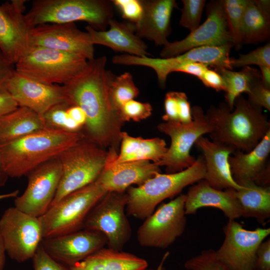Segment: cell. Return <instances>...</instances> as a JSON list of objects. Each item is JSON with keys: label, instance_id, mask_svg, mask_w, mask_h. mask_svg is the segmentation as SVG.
<instances>
[{"label": "cell", "instance_id": "6da1fadb", "mask_svg": "<svg viewBox=\"0 0 270 270\" xmlns=\"http://www.w3.org/2000/svg\"><path fill=\"white\" fill-rule=\"evenodd\" d=\"M106 60L105 56L88 60L85 68L63 86L66 102L80 106L86 114L85 136L104 149L117 151L124 122L110 100L114 76L106 69Z\"/></svg>", "mask_w": 270, "mask_h": 270}, {"label": "cell", "instance_id": "7a4b0ae2", "mask_svg": "<svg viewBox=\"0 0 270 270\" xmlns=\"http://www.w3.org/2000/svg\"><path fill=\"white\" fill-rule=\"evenodd\" d=\"M212 126V141L244 152L252 150L270 130V123L262 108L251 104L242 95L230 110L226 103L211 106L206 114Z\"/></svg>", "mask_w": 270, "mask_h": 270}, {"label": "cell", "instance_id": "3957f363", "mask_svg": "<svg viewBox=\"0 0 270 270\" xmlns=\"http://www.w3.org/2000/svg\"><path fill=\"white\" fill-rule=\"evenodd\" d=\"M84 136L83 132L42 129L0 145V167L8 178L27 176L40 165L58 156Z\"/></svg>", "mask_w": 270, "mask_h": 270}, {"label": "cell", "instance_id": "277c9868", "mask_svg": "<svg viewBox=\"0 0 270 270\" xmlns=\"http://www.w3.org/2000/svg\"><path fill=\"white\" fill-rule=\"evenodd\" d=\"M205 174L203 156L198 157L191 166L182 171L158 173L141 185L130 186L126 190V211L128 216L144 220L154 212L162 201L174 197L186 186L204 179Z\"/></svg>", "mask_w": 270, "mask_h": 270}, {"label": "cell", "instance_id": "5b68a950", "mask_svg": "<svg viewBox=\"0 0 270 270\" xmlns=\"http://www.w3.org/2000/svg\"><path fill=\"white\" fill-rule=\"evenodd\" d=\"M24 16L31 28L84 21L94 30H104L112 18L113 8L106 0H35Z\"/></svg>", "mask_w": 270, "mask_h": 270}, {"label": "cell", "instance_id": "8992f818", "mask_svg": "<svg viewBox=\"0 0 270 270\" xmlns=\"http://www.w3.org/2000/svg\"><path fill=\"white\" fill-rule=\"evenodd\" d=\"M57 158L62 172L52 205L95 182L108 162L109 152L84 136Z\"/></svg>", "mask_w": 270, "mask_h": 270}, {"label": "cell", "instance_id": "52a82bcc", "mask_svg": "<svg viewBox=\"0 0 270 270\" xmlns=\"http://www.w3.org/2000/svg\"><path fill=\"white\" fill-rule=\"evenodd\" d=\"M88 62L78 55L30 46L14 66L16 72L36 81L63 86L79 74Z\"/></svg>", "mask_w": 270, "mask_h": 270}, {"label": "cell", "instance_id": "ba28073f", "mask_svg": "<svg viewBox=\"0 0 270 270\" xmlns=\"http://www.w3.org/2000/svg\"><path fill=\"white\" fill-rule=\"evenodd\" d=\"M106 192L95 181L52 205L38 218L44 238L80 230L90 210Z\"/></svg>", "mask_w": 270, "mask_h": 270}, {"label": "cell", "instance_id": "9c48e42d", "mask_svg": "<svg viewBox=\"0 0 270 270\" xmlns=\"http://www.w3.org/2000/svg\"><path fill=\"white\" fill-rule=\"evenodd\" d=\"M191 111L192 120L189 124L165 122L157 126L160 132L171 140L166 154L155 164L160 167L166 166L167 174L180 172L191 166L196 160L190 154L192 147L199 138L212 132V126L202 108L194 106Z\"/></svg>", "mask_w": 270, "mask_h": 270}, {"label": "cell", "instance_id": "30bf717a", "mask_svg": "<svg viewBox=\"0 0 270 270\" xmlns=\"http://www.w3.org/2000/svg\"><path fill=\"white\" fill-rule=\"evenodd\" d=\"M127 200L126 192H107L87 215L83 228L102 233L108 248L122 250L132 233L125 212Z\"/></svg>", "mask_w": 270, "mask_h": 270}, {"label": "cell", "instance_id": "8fae6325", "mask_svg": "<svg viewBox=\"0 0 270 270\" xmlns=\"http://www.w3.org/2000/svg\"><path fill=\"white\" fill-rule=\"evenodd\" d=\"M186 195L162 204L144 220L137 231V240L144 247L164 249L184 233L186 218L184 204Z\"/></svg>", "mask_w": 270, "mask_h": 270}, {"label": "cell", "instance_id": "7c38bea8", "mask_svg": "<svg viewBox=\"0 0 270 270\" xmlns=\"http://www.w3.org/2000/svg\"><path fill=\"white\" fill-rule=\"evenodd\" d=\"M0 234L6 252L18 262L32 258L44 238L38 218L14 206L7 208L0 218Z\"/></svg>", "mask_w": 270, "mask_h": 270}, {"label": "cell", "instance_id": "4fadbf2b", "mask_svg": "<svg viewBox=\"0 0 270 270\" xmlns=\"http://www.w3.org/2000/svg\"><path fill=\"white\" fill-rule=\"evenodd\" d=\"M224 232V242L215 250L218 258L230 270H254L257 250L270 235V228L248 230L235 220H228Z\"/></svg>", "mask_w": 270, "mask_h": 270}, {"label": "cell", "instance_id": "5bb4252c", "mask_svg": "<svg viewBox=\"0 0 270 270\" xmlns=\"http://www.w3.org/2000/svg\"><path fill=\"white\" fill-rule=\"evenodd\" d=\"M58 158H54L34 168L28 175L24 193L14 201V207L28 214L40 218L50 207L62 175Z\"/></svg>", "mask_w": 270, "mask_h": 270}, {"label": "cell", "instance_id": "9a60e30c", "mask_svg": "<svg viewBox=\"0 0 270 270\" xmlns=\"http://www.w3.org/2000/svg\"><path fill=\"white\" fill-rule=\"evenodd\" d=\"M233 44L222 46H203L192 48L180 55L168 58H152L131 56L128 59L130 66L150 68L156 72L158 83L164 86L168 75L180 66L190 62H200L214 68L232 70L230 52Z\"/></svg>", "mask_w": 270, "mask_h": 270}, {"label": "cell", "instance_id": "2e32d148", "mask_svg": "<svg viewBox=\"0 0 270 270\" xmlns=\"http://www.w3.org/2000/svg\"><path fill=\"white\" fill-rule=\"evenodd\" d=\"M228 44L234 43L228 30L222 0H212L207 6L206 21L184 39L168 42L160 54L162 58H168L197 47Z\"/></svg>", "mask_w": 270, "mask_h": 270}, {"label": "cell", "instance_id": "e0dca14e", "mask_svg": "<svg viewBox=\"0 0 270 270\" xmlns=\"http://www.w3.org/2000/svg\"><path fill=\"white\" fill-rule=\"evenodd\" d=\"M30 46H42L94 59V45L88 34L79 30L75 23L42 24L32 28Z\"/></svg>", "mask_w": 270, "mask_h": 270}, {"label": "cell", "instance_id": "ac0fdd59", "mask_svg": "<svg viewBox=\"0 0 270 270\" xmlns=\"http://www.w3.org/2000/svg\"><path fill=\"white\" fill-rule=\"evenodd\" d=\"M41 244L49 256L68 268L104 248L107 240L102 233L84 229L44 238Z\"/></svg>", "mask_w": 270, "mask_h": 270}, {"label": "cell", "instance_id": "d6986e66", "mask_svg": "<svg viewBox=\"0 0 270 270\" xmlns=\"http://www.w3.org/2000/svg\"><path fill=\"white\" fill-rule=\"evenodd\" d=\"M25 2L12 0L0 5V50L14 65L30 46L32 28L24 14Z\"/></svg>", "mask_w": 270, "mask_h": 270}, {"label": "cell", "instance_id": "ffe728a7", "mask_svg": "<svg viewBox=\"0 0 270 270\" xmlns=\"http://www.w3.org/2000/svg\"><path fill=\"white\" fill-rule=\"evenodd\" d=\"M6 91L18 106L28 108L42 118L52 106L66 102L63 86L42 83L16 70L7 83Z\"/></svg>", "mask_w": 270, "mask_h": 270}, {"label": "cell", "instance_id": "44dd1931", "mask_svg": "<svg viewBox=\"0 0 270 270\" xmlns=\"http://www.w3.org/2000/svg\"><path fill=\"white\" fill-rule=\"evenodd\" d=\"M195 144L202 151L205 161L204 180L212 187L218 190H238L241 186L234 180L228 162L229 157L236 150L230 146L210 140L203 136Z\"/></svg>", "mask_w": 270, "mask_h": 270}, {"label": "cell", "instance_id": "7402d4cb", "mask_svg": "<svg viewBox=\"0 0 270 270\" xmlns=\"http://www.w3.org/2000/svg\"><path fill=\"white\" fill-rule=\"evenodd\" d=\"M158 173L160 166L149 160L124 162L106 164L96 181L107 192H125L130 186H140Z\"/></svg>", "mask_w": 270, "mask_h": 270}, {"label": "cell", "instance_id": "603a6c76", "mask_svg": "<svg viewBox=\"0 0 270 270\" xmlns=\"http://www.w3.org/2000/svg\"><path fill=\"white\" fill-rule=\"evenodd\" d=\"M110 28L98 30L90 26L86 27L92 43L108 46L116 52H124L137 56H148V46L136 33L134 24L119 22L113 18L108 22Z\"/></svg>", "mask_w": 270, "mask_h": 270}, {"label": "cell", "instance_id": "cb8c5ba5", "mask_svg": "<svg viewBox=\"0 0 270 270\" xmlns=\"http://www.w3.org/2000/svg\"><path fill=\"white\" fill-rule=\"evenodd\" d=\"M143 12L134 24L136 33L140 38L153 41L156 46H164L170 32V18L176 6L174 0H141Z\"/></svg>", "mask_w": 270, "mask_h": 270}, {"label": "cell", "instance_id": "d4e9b609", "mask_svg": "<svg viewBox=\"0 0 270 270\" xmlns=\"http://www.w3.org/2000/svg\"><path fill=\"white\" fill-rule=\"evenodd\" d=\"M234 190H218L212 187L204 180H201L191 186L186 194L185 213L186 215L194 214L200 208L212 207L222 210L228 220L241 217Z\"/></svg>", "mask_w": 270, "mask_h": 270}, {"label": "cell", "instance_id": "484cf974", "mask_svg": "<svg viewBox=\"0 0 270 270\" xmlns=\"http://www.w3.org/2000/svg\"><path fill=\"white\" fill-rule=\"evenodd\" d=\"M168 148L164 140L159 138L144 139L134 137L122 132L119 154L109 150V158L106 164L138 160H151L156 164L166 154Z\"/></svg>", "mask_w": 270, "mask_h": 270}, {"label": "cell", "instance_id": "4316f807", "mask_svg": "<svg viewBox=\"0 0 270 270\" xmlns=\"http://www.w3.org/2000/svg\"><path fill=\"white\" fill-rule=\"evenodd\" d=\"M270 152V130L250 152L236 150L228 162L232 177L238 184L256 182L268 167L266 161Z\"/></svg>", "mask_w": 270, "mask_h": 270}, {"label": "cell", "instance_id": "83f0119b", "mask_svg": "<svg viewBox=\"0 0 270 270\" xmlns=\"http://www.w3.org/2000/svg\"><path fill=\"white\" fill-rule=\"evenodd\" d=\"M148 267L146 260L134 254L102 248L68 268L70 270H146Z\"/></svg>", "mask_w": 270, "mask_h": 270}, {"label": "cell", "instance_id": "f1b7e54d", "mask_svg": "<svg viewBox=\"0 0 270 270\" xmlns=\"http://www.w3.org/2000/svg\"><path fill=\"white\" fill-rule=\"evenodd\" d=\"M44 128L42 118L28 108L18 106L0 117V146Z\"/></svg>", "mask_w": 270, "mask_h": 270}, {"label": "cell", "instance_id": "f546056e", "mask_svg": "<svg viewBox=\"0 0 270 270\" xmlns=\"http://www.w3.org/2000/svg\"><path fill=\"white\" fill-rule=\"evenodd\" d=\"M241 188L234 190L241 216L256 218L260 224L270 217V188L257 184L254 181L239 184Z\"/></svg>", "mask_w": 270, "mask_h": 270}, {"label": "cell", "instance_id": "4dcf8cb0", "mask_svg": "<svg viewBox=\"0 0 270 270\" xmlns=\"http://www.w3.org/2000/svg\"><path fill=\"white\" fill-rule=\"evenodd\" d=\"M270 14L259 8L254 0H248L242 21L243 44H256L268 38Z\"/></svg>", "mask_w": 270, "mask_h": 270}, {"label": "cell", "instance_id": "1f68e13d", "mask_svg": "<svg viewBox=\"0 0 270 270\" xmlns=\"http://www.w3.org/2000/svg\"><path fill=\"white\" fill-rule=\"evenodd\" d=\"M217 71L222 77L226 84L225 101L230 110L234 108L236 100L243 92L248 94L252 86L260 80V72L249 66L239 72L227 69Z\"/></svg>", "mask_w": 270, "mask_h": 270}, {"label": "cell", "instance_id": "d6a6232c", "mask_svg": "<svg viewBox=\"0 0 270 270\" xmlns=\"http://www.w3.org/2000/svg\"><path fill=\"white\" fill-rule=\"evenodd\" d=\"M139 92L132 74L128 72L114 76L110 82L109 88L110 100L114 108L119 112L125 103L134 100Z\"/></svg>", "mask_w": 270, "mask_h": 270}, {"label": "cell", "instance_id": "836d02e7", "mask_svg": "<svg viewBox=\"0 0 270 270\" xmlns=\"http://www.w3.org/2000/svg\"><path fill=\"white\" fill-rule=\"evenodd\" d=\"M228 30L236 49L242 43V21L248 0H222Z\"/></svg>", "mask_w": 270, "mask_h": 270}, {"label": "cell", "instance_id": "e575fe53", "mask_svg": "<svg viewBox=\"0 0 270 270\" xmlns=\"http://www.w3.org/2000/svg\"><path fill=\"white\" fill-rule=\"evenodd\" d=\"M68 104L67 102H64L54 106L48 110L43 116L46 128L70 132H82V128L69 116Z\"/></svg>", "mask_w": 270, "mask_h": 270}, {"label": "cell", "instance_id": "d590c367", "mask_svg": "<svg viewBox=\"0 0 270 270\" xmlns=\"http://www.w3.org/2000/svg\"><path fill=\"white\" fill-rule=\"evenodd\" d=\"M184 266L188 270H230L218 258L212 249L204 250L188 260Z\"/></svg>", "mask_w": 270, "mask_h": 270}, {"label": "cell", "instance_id": "8d00e7d4", "mask_svg": "<svg viewBox=\"0 0 270 270\" xmlns=\"http://www.w3.org/2000/svg\"><path fill=\"white\" fill-rule=\"evenodd\" d=\"M206 1L205 0H182V8L180 24L190 32L200 25Z\"/></svg>", "mask_w": 270, "mask_h": 270}, {"label": "cell", "instance_id": "74e56055", "mask_svg": "<svg viewBox=\"0 0 270 270\" xmlns=\"http://www.w3.org/2000/svg\"><path fill=\"white\" fill-rule=\"evenodd\" d=\"M252 64L270 67V44L259 47L246 54H240L236 58H230V66L244 68Z\"/></svg>", "mask_w": 270, "mask_h": 270}, {"label": "cell", "instance_id": "f35d334b", "mask_svg": "<svg viewBox=\"0 0 270 270\" xmlns=\"http://www.w3.org/2000/svg\"><path fill=\"white\" fill-rule=\"evenodd\" d=\"M152 110V108L150 103L132 100L122 106L120 114L124 122L130 120L140 122L150 116Z\"/></svg>", "mask_w": 270, "mask_h": 270}, {"label": "cell", "instance_id": "ab89813d", "mask_svg": "<svg viewBox=\"0 0 270 270\" xmlns=\"http://www.w3.org/2000/svg\"><path fill=\"white\" fill-rule=\"evenodd\" d=\"M120 10L122 16L134 24L140 20L143 7L139 0H113L111 1Z\"/></svg>", "mask_w": 270, "mask_h": 270}, {"label": "cell", "instance_id": "60d3db41", "mask_svg": "<svg viewBox=\"0 0 270 270\" xmlns=\"http://www.w3.org/2000/svg\"><path fill=\"white\" fill-rule=\"evenodd\" d=\"M248 94V100L251 104L270 110V89L266 88L261 80L256 82L252 86Z\"/></svg>", "mask_w": 270, "mask_h": 270}, {"label": "cell", "instance_id": "b9f144b4", "mask_svg": "<svg viewBox=\"0 0 270 270\" xmlns=\"http://www.w3.org/2000/svg\"><path fill=\"white\" fill-rule=\"evenodd\" d=\"M32 259L34 270H70L68 267L59 263L49 256L42 244Z\"/></svg>", "mask_w": 270, "mask_h": 270}, {"label": "cell", "instance_id": "7bdbcfd3", "mask_svg": "<svg viewBox=\"0 0 270 270\" xmlns=\"http://www.w3.org/2000/svg\"><path fill=\"white\" fill-rule=\"evenodd\" d=\"M164 106L165 114L162 119L166 122H179V104L176 96V92H170L166 94Z\"/></svg>", "mask_w": 270, "mask_h": 270}, {"label": "cell", "instance_id": "ee69618b", "mask_svg": "<svg viewBox=\"0 0 270 270\" xmlns=\"http://www.w3.org/2000/svg\"><path fill=\"white\" fill-rule=\"evenodd\" d=\"M254 270H270V239L263 241L256 254Z\"/></svg>", "mask_w": 270, "mask_h": 270}, {"label": "cell", "instance_id": "f6af8a7d", "mask_svg": "<svg viewBox=\"0 0 270 270\" xmlns=\"http://www.w3.org/2000/svg\"><path fill=\"white\" fill-rule=\"evenodd\" d=\"M206 87L216 91H226L225 82L222 76L216 70L208 68L200 79Z\"/></svg>", "mask_w": 270, "mask_h": 270}, {"label": "cell", "instance_id": "bcb514c9", "mask_svg": "<svg viewBox=\"0 0 270 270\" xmlns=\"http://www.w3.org/2000/svg\"><path fill=\"white\" fill-rule=\"evenodd\" d=\"M14 71V65L10 62L0 50V93L6 92L7 83Z\"/></svg>", "mask_w": 270, "mask_h": 270}, {"label": "cell", "instance_id": "7dc6e473", "mask_svg": "<svg viewBox=\"0 0 270 270\" xmlns=\"http://www.w3.org/2000/svg\"><path fill=\"white\" fill-rule=\"evenodd\" d=\"M179 104V122L188 124L192 120L190 106L186 94L183 92H176Z\"/></svg>", "mask_w": 270, "mask_h": 270}, {"label": "cell", "instance_id": "c3c4849f", "mask_svg": "<svg viewBox=\"0 0 270 270\" xmlns=\"http://www.w3.org/2000/svg\"><path fill=\"white\" fill-rule=\"evenodd\" d=\"M208 68V66L200 62H190L180 66L175 72L193 75L200 80Z\"/></svg>", "mask_w": 270, "mask_h": 270}, {"label": "cell", "instance_id": "681fc988", "mask_svg": "<svg viewBox=\"0 0 270 270\" xmlns=\"http://www.w3.org/2000/svg\"><path fill=\"white\" fill-rule=\"evenodd\" d=\"M18 106L17 103L7 92L0 93V117L14 110Z\"/></svg>", "mask_w": 270, "mask_h": 270}, {"label": "cell", "instance_id": "f907efd6", "mask_svg": "<svg viewBox=\"0 0 270 270\" xmlns=\"http://www.w3.org/2000/svg\"><path fill=\"white\" fill-rule=\"evenodd\" d=\"M260 80L263 85L270 89V67L260 66Z\"/></svg>", "mask_w": 270, "mask_h": 270}, {"label": "cell", "instance_id": "816d5d0a", "mask_svg": "<svg viewBox=\"0 0 270 270\" xmlns=\"http://www.w3.org/2000/svg\"><path fill=\"white\" fill-rule=\"evenodd\" d=\"M6 253L4 242L0 234V270H3L4 268L6 261Z\"/></svg>", "mask_w": 270, "mask_h": 270}, {"label": "cell", "instance_id": "f5cc1de1", "mask_svg": "<svg viewBox=\"0 0 270 270\" xmlns=\"http://www.w3.org/2000/svg\"><path fill=\"white\" fill-rule=\"evenodd\" d=\"M255 4L262 10L270 13V1L268 0H254Z\"/></svg>", "mask_w": 270, "mask_h": 270}, {"label": "cell", "instance_id": "db71d44e", "mask_svg": "<svg viewBox=\"0 0 270 270\" xmlns=\"http://www.w3.org/2000/svg\"><path fill=\"white\" fill-rule=\"evenodd\" d=\"M168 256V253H166L163 256L160 264L156 268H147L146 270H166L164 266V263Z\"/></svg>", "mask_w": 270, "mask_h": 270}, {"label": "cell", "instance_id": "11a10c76", "mask_svg": "<svg viewBox=\"0 0 270 270\" xmlns=\"http://www.w3.org/2000/svg\"><path fill=\"white\" fill-rule=\"evenodd\" d=\"M8 177L0 167V187H2L6 184Z\"/></svg>", "mask_w": 270, "mask_h": 270}, {"label": "cell", "instance_id": "9f6ffc18", "mask_svg": "<svg viewBox=\"0 0 270 270\" xmlns=\"http://www.w3.org/2000/svg\"><path fill=\"white\" fill-rule=\"evenodd\" d=\"M18 194V191H15L12 192H10L9 194H4L0 195V200L10 198V197H14L16 196Z\"/></svg>", "mask_w": 270, "mask_h": 270}, {"label": "cell", "instance_id": "6f0895ef", "mask_svg": "<svg viewBox=\"0 0 270 270\" xmlns=\"http://www.w3.org/2000/svg\"></svg>", "mask_w": 270, "mask_h": 270}]
</instances>
